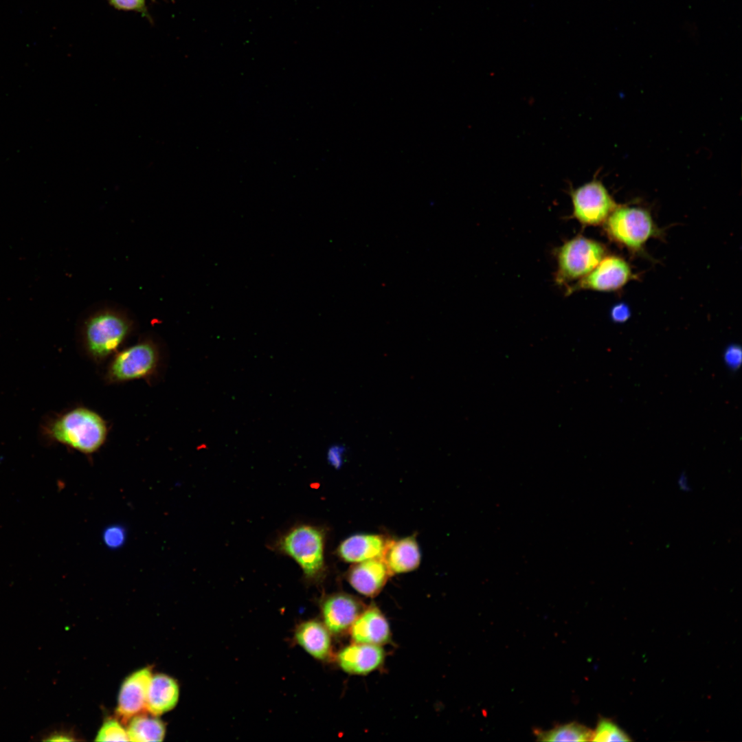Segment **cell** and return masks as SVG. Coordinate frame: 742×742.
<instances>
[{"mask_svg": "<svg viewBox=\"0 0 742 742\" xmlns=\"http://www.w3.org/2000/svg\"><path fill=\"white\" fill-rule=\"evenodd\" d=\"M179 688L177 681L166 674L152 675L146 698V710L154 716L166 712L177 705Z\"/></svg>", "mask_w": 742, "mask_h": 742, "instance_id": "cell-17", "label": "cell"}, {"mask_svg": "<svg viewBox=\"0 0 742 742\" xmlns=\"http://www.w3.org/2000/svg\"><path fill=\"white\" fill-rule=\"evenodd\" d=\"M384 658L381 646L355 642L339 652L337 661L347 673L366 675L379 668Z\"/></svg>", "mask_w": 742, "mask_h": 742, "instance_id": "cell-11", "label": "cell"}, {"mask_svg": "<svg viewBox=\"0 0 742 742\" xmlns=\"http://www.w3.org/2000/svg\"><path fill=\"white\" fill-rule=\"evenodd\" d=\"M390 575L416 570L420 563V552L414 536L390 540L383 558Z\"/></svg>", "mask_w": 742, "mask_h": 742, "instance_id": "cell-16", "label": "cell"}, {"mask_svg": "<svg viewBox=\"0 0 742 742\" xmlns=\"http://www.w3.org/2000/svg\"><path fill=\"white\" fill-rule=\"evenodd\" d=\"M605 230L611 240L633 251L642 249L651 237L658 234L647 210L621 205L605 221Z\"/></svg>", "mask_w": 742, "mask_h": 742, "instance_id": "cell-5", "label": "cell"}, {"mask_svg": "<svg viewBox=\"0 0 742 742\" xmlns=\"http://www.w3.org/2000/svg\"><path fill=\"white\" fill-rule=\"evenodd\" d=\"M390 541L380 535H355L341 541L336 550V554L342 561L351 563L383 559Z\"/></svg>", "mask_w": 742, "mask_h": 742, "instance_id": "cell-13", "label": "cell"}, {"mask_svg": "<svg viewBox=\"0 0 742 742\" xmlns=\"http://www.w3.org/2000/svg\"><path fill=\"white\" fill-rule=\"evenodd\" d=\"M535 733L540 741H592L593 731L577 722H570Z\"/></svg>", "mask_w": 742, "mask_h": 742, "instance_id": "cell-19", "label": "cell"}, {"mask_svg": "<svg viewBox=\"0 0 742 742\" xmlns=\"http://www.w3.org/2000/svg\"><path fill=\"white\" fill-rule=\"evenodd\" d=\"M135 330L134 321L126 313L114 308H102L89 313L79 330L82 355L95 365L104 366Z\"/></svg>", "mask_w": 742, "mask_h": 742, "instance_id": "cell-1", "label": "cell"}, {"mask_svg": "<svg viewBox=\"0 0 742 742\" xmlns=\"http://www.w3.org/2000/svg\"><path fill=\"white\" fill-rule=\"evenodd\" d=\"M630 316V308L625 303L616 304L610 311V317L616 323H624Z\"/></svg>", "mask_w": 742, "mask_h": 742, "instance_id": "cell-25", "label": "cell"}, {"mask_svg": "<svg viewBox=\"0 0 742 742\" xmlns=\"http://www.w3.org/2000/svg\"><path fill=\"white\" fill-rule=\"evenodd\" d=\"M96 741H129L126 730L116 719H110L104 722L100 728Z\"/></svg>", "mask_w": 742, "mask_h": 742, "instance_id": "cell-21", "label": "cell"}, {"mask_svg": "<svg viewBox=\"0 0 742 742\" xmlns=\"http://www.w3.org/2000/svg\"><path fill=\"white\" fill-rule=\"evenodd\" d=\"M151 677V667L146 666L133 672L122 682L116 712L123 721H128L146 710L147 692Z\"/></svg>", "mask_w": 742, "mask_h": 742, "instance_id": "cell-10", "label": "cell"}, {"mask_svg": "<svg viewBox=\"0 0 742 742\" xmlns=\"http://www.w3.org/2000/svg\"><path fill=\"white\" fill-rule=\"evenodd\" d=\"M633 277L629 264L616 256L604 257L586 276L570 289V291L590 289L598 291H614L621 289Z\"/></svg>", "mask_w": 742, "mask_h": 742, "instance_id": "cell-8", "label": "cell"}, {"mask_svg": "<svg viewBox=\"0 0 742 742\" xmlns=\"http://www.w3.org/2000/svg\"><path fill=\"white\" fill-rule=\"evenodd\" d=\"M390 576L383 559L354 563L347 573L350 585L359 594L374 597L379 594Z\"/></svg>", "mask_w": 742, "mask_h": 742, "instance_id": "cell-12", "label": "cell"}, {"mask_svg": "<svg viewBox=\"0 0 742 742\" xmlns=\"http://www.w3.org/2000/svg\"><path fill=\"white\" fill-rule=\"evenodd\" d=\"M593 741H630L631 739L619 726L608 719H600L592 733Z\"/></svg>", "mask_w": 742, "mask_h": 742, "instance_id": "cell-20", "label": "cell"}, {"mask_svg": "<svg viewBox=\"0 0 742 742\" xmlns=\"http://www.w3.org/2000/svg\"><path fill=\"white\" fill-rule=\"evenodd\" d=\"M355 642L381 646L390 640L389 623L375 606L363 609L350 628Z\"/></svg>", "mask_w": 742, "mask_h": 742, "instance_id": "cell-14", "label": "cell"}, {"mask_svg": "<svg viewBox=\"0 0 742 742\" xmlns=\"http://www.w3.org/2000/svg\"><path fill=\"white\" fill-rule=\"evenodd\" d=\"M723 360L729 370L732 371L739 370L742 364L741 347L736 344L727 346L723 352Z\"/></svg>", "mask_w": 742, "mask_h": 742, "instance_id": "cell-22", "label": "cell"}, {"mask_svg": "<svg viewBox=\"0 0 742 742\" xmlns=\"http://www.w3.org/2000/svg\"><path fill=\"white\" fill-rule=\"evenodd\" d=\"M126 530L121 526L114 525L106 528L103 532L104 543L110 548H117L125 541Z\"/></svg>", "mask_w": 742, "mask_h": 742, "instance_id": "cell-23", "label": "cell"}, {"mask_svg": "<svg viewBox=\"0 0 742 742\" xmlns=\"http://www.w3.org/2000/svg\"><path fill=\"white\" fill-rule=\"evenodd\" d=\"M153 716L139 713L129 719L126 728L129 741L148 742L164 740L165 725L162 721Z\"/></svg>", "mask_w": 742, "mask_h": 742, "instance_id": "cell-18", "label": "cell"}, {"mask_svg": "<svg viewBox=\"0 0 742 742\" xmlns=\"http://www.w3.org/2000/svg\"><path fill=\"white\" fill-rule=\"evenodd\" d=\"M330 633L324 624L316 620H309L297 626L294 639L313 657L325 661L332 655Z\"/></svg>", "mask_w": 742, "mask_h": 742, "instance_id": "cell-15", "label": "cell"}, {"mask_svg": "<svg viewBox=\"0 0 742 742\" xmlns=\"http://www.w3.org/2000/svg\"><path fill=\"white\" fill-rule=\"evenodd\" d=\"M49 440L84 454H93L105 444L109 422L98 412L84 405L71 407L51 418L44 427Z\"/></svg>", "mask_w": 742, "mask_h": 742, "instance_id": "cell-3", "label": "cell"}, {"mask_svg": "<svg viewBox=\"0 0 742 742\" xmlns=\"http://www.w3.org/2000/svg\"><path fill=\"white\" fill-rule=\"evenodd\" d=\"M343 449L341 447H332L328 453V461L335 467H339L341 463Z\"/></svg>", "mask_w": 742, "mask_h": 742, "instance_id": "cell-26", "label": "cell"}, {"mask_svg": "<svg viewBox=\"0 0 742 742\" xmlns=\"http://www.w3.org/2000/svg\"><path fill=\"white\" fill-rule=\"evenodd\" d=\"M166 357L162 343L146 335L114 354L103 366L102 378L107 385L137 380L153 383L164 373Z\"/></svg>", "mask_w": 742, "mask_h": 742, "instance_id": "cell-2", "label": "cell"}, {"mask_svg": "<svg viewBox=\"0 0 742 742\" xmlns=\"http://www.w3.org/2000/svg\"><path fill=\"white\" fill-rule=\"evenodd\" d=\"M677 483L679 488L682 491L688 492L690 490V487L688 482V478L685 473H681L680 476L678 478Z\"/></svg>", "mask_w": 742, "mask_h": 742, "instance_id": "cell-27", "label": "cell"}, {"mask_svg": "<svg viewBox=\"0 0 742 742\" xmlns=\"http://www.w3.org/2000/svg\"><path fill=\"white\" fill-rule=\"evenodd\" d=\"M319 606L324 625L335 635L349 630L364 609L359 600L341 592L324 596Z\"/></svg>", "mask_w": 742, "mask_h": 742, "instance_id": "cell-9", "label": "cell"}, {"mask_svg": "<svg viewBox=\"0 0 742 742\" xmlns=\"http://www.w3.org/2000/svg\"><path fill=\"white\" fill-rule=\"evenodd\" d=\"M603 245L584 236L565 242L558 250L556 280L565 284L589 274L605 256Z\"/></svg>", "mask_w": 742, "mask_h": 742, "instance_id": "cell-6", "label": "cell"}, {"mask_svg": "<svg viewBox=\"0 0 742 742\" xmlns=\"http://www.w3.org/2000/svg\"><path fill=\"white\" fill-rule=\"evenodd\" d=\"M326 535L321 526L299 523L278 535L269 548L295 561L307 585L318 584L324 578L327 570L324 556Z\"/></svg>", "mask_w": 742, "mask_h": 742, "instance_id": "cell-4", "label": "cell"}, {"mask_svg": "<svg viewBox=\"0 0 742 742\" xmlns=\"http://www.w3.org/2000/svg\"><path fill=\"white\" fill-rule=\"evenodd\" d=\"M573 216L585 225H598L605 222L618 206L603 183L596 179L577 188L571 189Z\"/></svg>", "mask_w": 742, "mask_h": 742, "instance_id": "cell-7", "label": "cell"}, {"mask_svg": "<svg viewBox=\"0 0 742 742\" xmlns=\"http://www.w3.org/2000/svg\"><path fill=\"white\" fill-rule=\"evenodd\" d=\"M117 10L135 11L148 15L146 0H107Z\"/></svg>", "mask_w": 742, "mask_h": 742, "instance_id": "cell-24", "label": "cell"}]
</instances>
